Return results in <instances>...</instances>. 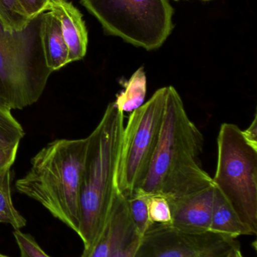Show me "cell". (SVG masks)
<instances>
[{
  "mask_svg": "<svg viewBox=\"0 0 257 257\" xmlns=\"http://www.w3.org/2000/svg\"><path fill=\"white\" fill-rule=\"evenodd\" d=\"M204 136L190 120L178 90L167 87L159 140L149 172L137 190L167 201L181 199L214 186L202 168Z\"/></svg>",
  "mask_w": 257,
  "mask_h": 257,
  "instance_id": "1",
  "label": "cell"
},
{
  "mask_svg": "<svg viewBox=\"0 0 257 257\" xmlns=\"http://www.w3.org/2000/svg\"><path fill=\"white\" fill-rule=\"evenodd\" d=\"M87 147L88 138L50 142L32 158L30 170L15 183L18 192L37 201L76 233Z\"/></svg>",
  "mask_w": 257,
  "mask_h": 257,
  "instance_id": "2",
  "label": "cell"
},
{
  "mask_svg": "<svg viewBox=\"0 0 257 257\" xmlns=\"http://www.w3.org/2000/svg\"><path fill=\"white\" fill-rule=\"evenodd\" d=\"M124 127V113L113 102L107 105L98 126L87 137L77 233L82 240L84 250L92 247L110 212Z\"/></svg>",
  "mask_w": 257,
  "mask_h": 257,
  "instance_id": "3",
  "label": "cell"
},
{
  "mask_svg": "<svg viewBox=\"0 0 257 257\" xmlns=\"http://www.w3.org/2000/svg\"><path fill=\"white\" fill-rule=\"evenodd\" d=\"M40 16L22 31L9 33L0 24V97L12 110L39 101L52 73L39 39Z\"/></svg>",
  "mask_w": 257,
  "mask_h": 257,
  "instance_id": "4",
  "label": "cell"
},
{
  "mask_svg": "<svg viewBox=\"0 0 257 257\" xmlns=\"http://www.w3.org/2000/svg\"><path fill=\"white\" fill-rule=\"evenodd\" d=\"M104 32L146 51L162 46L174 30L169 0H80Z\"/></svg>",
  "mask_w": 257,
  "mask_h": 257,
  "instance_id": "5",
  "label": "cell"
},
{
  "mask_svg": "<svg viewBox=\"0 0 257 257\" xmlns=\"http://www.w3.org/2000/svg\"><path fill=\"white\" fill-rule=\"evenodd\" d=\"M213 178L243 223L257 231V149L247 143L242 130L224 123L217 137V164Z\"/></svg>",
  "mask_w": 257,
  "mask_h": 257,
  "instance_id": "6",
  "label": "cell"
},
{
  "mask_svg": "<svg viewBox=\"0 0 257 257\" xmlns=\"http://www.w3.org/2000/svg\"><path fill=\"white\" fill-rule=\"evenodd\" d=\"M167 87L158 89L150 99L130 114L122 133L116 168V188L125 197L144 181L159 140Z\"/></svg>",
  "mask_w": 257,
  "mask_h": 257,
  "instance_id": "7",
  "label": "cell"
},
{
  "mask_svg": "<svg viewBox=\"0 0 257 257\" xmlns=\"http://www.w3.org/2000/svg\"><path fill=\"white\" fill-rule=\"evenodd\" d=\"M235 238L207 231L190 232L170 224L152 223L140 236L132 257H232Z\"/></svg>",
  "mask_w": 257,
  "mask_h": 257,
  "instance_id": "8",
  "label": "cell"
},
{
  "mask_svg": "<svg viewBox=\"0 0 257 257\" xmlns=\"http://www.w3.org/2000/svg\"><path fill=\"white\" fill-rule=\"evenodd\" d=\"M215 186L181 199L168 201L172 210L170 225L190 232L209 231Z\"/></svg>",
  "mask_w": 257,
  "mask_h": 257,
  "instance_id": "9",
  "label": "cell"
},
{
  "mask_svg": "<svg viewBox=\"0 0 257 257\" xmlns=\"http://www.w3.org/2000/svg\"><path fill=\"white\" fill-rule=\"evenodd\" d=\"M131 223L126 198L116 187L105 224L92 247L83 250L81 257H111Z\"/></svg>",
  "mask_w": 257,
  "mask_h": 257,
  "instance_id": "10",
  "label": "cell"
},
{
  "mask_svg": "<svg viewBox=\"0 0 257 257\" xmlns=\"http://www.w3.org/2000/svg\"><path fill=\"white\" fill-rule=\"evenodd\" d=\"M48 12L60 22L67 45L69 63L82 60L87 53L89 34L81 12L67 0H51Z\"/></svg>",
  "mask_w": 257,
  "mask_h": 257,
  "instance_id": "11",
  "label": "cell"
},
{
  "mask_svg": "<svg viewBox=\"0 0 257 257\" xmlns=\"http://www.w3.org/2000/svg\"><path fill=\"white\" fill-rule=\"evenodd\" d=\"M39 35L45 64L51 72L69 64L67 45L60 22L51 12L40 15Z\"/></svg>",
  "mask_w": 257,
  "mask_h": 257,
  "instance_id": "12",
  "label": "cell"
},
{
  "mask_svg": "<svg viewBox=\"0 0 257 257\" xmlns=\"http://www.w3.org/2000/svg\"><path fill=\"white\" fill-rule=\"evenodd\" d=\"M209 231L232 238L253 235L216 187Z\"/></svg>",
  "mask_w": 257,
  "mask_h": 257,
  "instance_id": "13",
  "label": "cell"
},
{
  "mask_svg": "<svg viewBox=\"0 0 257 257\" xmlns=\"http://www.w3.org/2000/svg\"><path fill=\"white\" fill-rule=\"evenodd\" d=\"M146 90L147 78L144 68L141 66L125 83V89L116 96L113 102L122 112H133L144 104Z\"/></svg>",
  "mask_w": 257,
  "mask_h": 257,
  "instance_id": "14",
  "label": "cell"
},
{
  "mask_svg": "<svg viewBox=\"0 0 257 257\" xmlns=\"http://www.w3.org/2000/svg\"><path fill=\"white\" fill-rule=\"evenodd\" d=\"M11 180V169L0 176V223H8L15 229H20L26 226L27 220L14 206Z\"/></svg>",
  "mask_w": 257,
  "mask_h": 257,
  "instance_id": "15",
  "label": "cell"
},
{
  "mask_svg": "<svg viewBox=\"0 0 257 257\" xmlns=\"http://www.w3.org/2000/svg\"><path fill=\"white\" fill-rule=\"evenodd\" d=\"M31 21L18 0H0V24L6 31H22Z\"/></svg>",
  "mask_w": 257,
  "mask_h": 257,
  "instance_id": "16",
  "label": "cell"
},
{
  "mask_svg": "<svg viewBox=\"0 0 257 257\" xmlns=\"http://www.w3.org/2000/svg\"><path fill=\"white\" fill-rule=\"evenodd\" d=\"M149 197L139 190L125 197L131 221L140 236L152 224L149 216Z\"/></svg>",
  "mask_w": 257,
  "mask_h": 257,
  "instance_id": "17",
  "label": "cell"
},
{
  "mask_svg": "<svg viewBox=\"0 0 257 257\" xmlns=\"http://www.w3.org/2000/svg\"><path fill=\"white\" fill-rule=\"evenodd\" d=\"M24 136V128L12 115V109L0 97V141L12 145L20 144Z\"/></svg>",
  "mask_w": 257,
  "mask_h": 257,
  "instance_id": "18",
  "label": "cell"
},
{
  "mask_svg": "<svg viewBox=\"0 0 257 257\" xmlns=\"http://www.w3.org/2000/svg\"><path fill=\"white\" fill-rule=\"evenodd\" d=\"M149 216L152 223L170 224L172 210L168 201L164 196H152L149 197Z\"/></svg>",
  "mask_w": 257,
  "mask_h": 257,
  "instance_id": "19",
  "label": "cell"
},
{
  "mask_svg": "<svg viewBox=\"0 0 257 257\" xmlns=\"http://www.w3.org/2000/svg\"><path fill=\"white\" fill-rule=\"evenodd\" d=\"M140 235L133 223L122 235L111 257H132L140 241Z\"/></svg>",
  "mask_w": 257,
  "mask_h": 257,
  "instance_id": "20",
  "label": "cell"
},
{
  "mask_svg": "<svg viewBox=\"0 0 257 257\" xmlns=\"http://www.w3.org/2000/svg\"><path fill=\"white\" fill-rule=\"evenodd\" d=\"M13 234L21 252L20 257H51L39 247L31 235L24 234L20 229H15Z\"/></svg>",
  "mask_w": 257,
  "mask_h": 257,
  "instance_id": "21",
  "label": "cell"
},
{
  "mask_svg": "<svg viewBox=\"0 0 257 257\" xmlns=\"http://www.w3.org/2000/svg\"><path fill=\"white\" fill-rule=\"evenodd\" d=\"M20 144L5 143L0 141V176L10 170L19 149Z\"/></svg>",
  "mask_w": 257,
  "mask_h": 257,
  "instance_id": "22",
  "label": "cell"
},
{
  "mask_svg": "<svg viewBox=\"0 0 257 257\" xmlns=\"http://www.w3.org/2000/svg\"><path fill=\"white\" fill-rule=\"evenodd\" d=\"M21 8L30 21L48 12L51 0H18Z\"/></svg>",
  "mask_w": 257,
  "mask_h": 257,
  "instance_id": "23",
  "label": "cell"
},
{
  "mask_svg": "<svg viewBox=\"0 0 257 257\" xmlns=\"http://www.w3.org/2000/svg\"><path fill=\"white\" fill-rule=\"evenodd\" d=\"M243 136L249 145L257 149V115L255 114L253 121L245 130H242Z\"/></svg>",
  "mask_w": 257,
  "mask_h": 257,
  "instance_id": "24",
  "label": "cell"
},
{
  "mask_svg": "<svg viewBox=\"0 0 257 257\" xmlns=\"http://www.w3.org/2000/svg\"><path fill=\"white\" fill-rule=\"evenodd\" d=\"M232 257H244L243 256L242 253H241V250H238L235 254Z\"/></svg>",
  "mask_w": 257,
  "mask_h": 257,
  "instance_id": "25",
  "label": "cell"
},
{
  "mask_svg": "<svg viewBox=\"0 0 257 257\" xmlns=\"http://www.w3.org/2000/svg\"><path fill=\"white\" fill-rule=\"evenodd\" d=\"M0 257H9V256H5V255H3V254H1V253H0Z\"/></svg>",
  "mask_w": 257,
  "mask_h": 257,
  "instance_id": "26",
  "label": "cell"
},
{
  "mask_svg": "<svg viewBox=\"0 0 257 257\" xmlns=\"http://www.w3.org/2000/svg\"><path fill=\"white\" fill-rule=\"evenodd\" d=\"M174 1H181V0H174ZM184 1H186V0H184Z\"/></svg>",
  "mask_w": 257,
  "mask_h": 257,
  "instance_id": "27",
  "label": "cell"
},
{
  "mask_svg": "<svg viewBox=\"0 0 257 257\" xmlns=\"http://www.w3.org/2000/svg\"><path fill=\"white\" fill-rule=\"evenodd\" d=\"M204 1H210V0H204Z\"/></svg>",
  "mask_w": 257,
  "mask_h": 257,
  "instance_id": "28",
  "label": "cell"
}]
</instances>
